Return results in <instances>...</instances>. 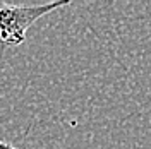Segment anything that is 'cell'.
<instances>
[{"label": "cell", "mask_w": 151, "mask_h": 149, "mask_svg": "<svg viewBox=\"0 0 151 149\" xmlns=\"http://www.w3.org/2000/svg\"><path fill=\"white\" fill-rule=\"evenodd\" d=\"M70 2H50L41 5H9L0 4V53L7 47H19L26 41L29 28L38 19L45 17L53 10L65 7Z\"/></svg>", "instance_id": "obj_1"}, {"label": "cell", "mask_w": 151, "mask_h": 149, "mask_svg": "<svg viewBox=\"0 0 151 149\" xmlns=\"http://www.w3.org/2000/svg\"><path fill=\"white\" fill-rule=\"evenodd\" d=\"M0 149H21V148H14L12 144L5 142V140H0Z\"/></svg>", "instance_id": "obj_2"}]
</instances>
